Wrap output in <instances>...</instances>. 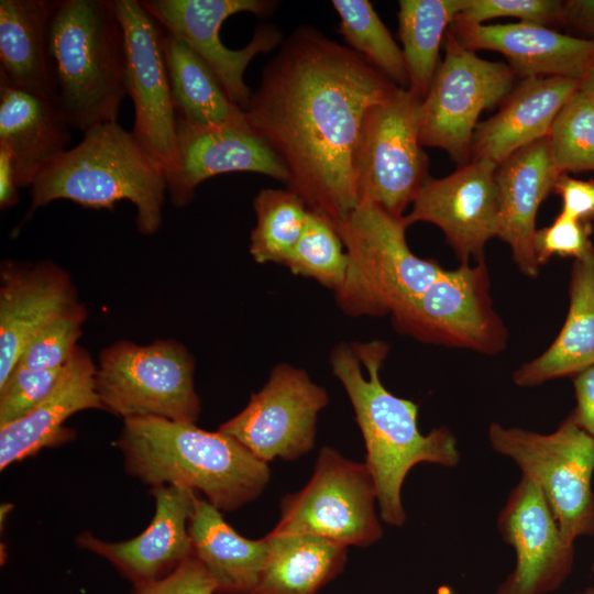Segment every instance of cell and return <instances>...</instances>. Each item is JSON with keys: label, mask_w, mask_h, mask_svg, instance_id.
Masks as SVG:
<instances>
[{"label": "cell", "mask_w": 594, "mask_h": 594, "mask_svg": "<svg viewBox=\"0 0 594 594\" xmlns=\"http://www.w3.org/2000/svg\"><path fill=\"white\" fill-rule=\"evenodd\" d=\"M69 130L48 97L0 79V147L11 155L20 188L31 187L67 151Z\"/></svg>", "instance_id": "obj_25"}, {"label": "cell", "mask_w": 594, "mask_h": 594, "mask_svg": "<svg viewBox=\"0 0 594 594\" xmlns=\"http://www.w3.org/2000/svg\"><path fill=\"white\" fill-rule=\"evenodd\" d=\"M466 48L501 53L516 76L564 77L581 80L594 67V40L562 34L552 28L517 22L451 24Z\"/></svg>", "instance_id": "obj_21"}, {"label": "cell", "mask_w": 594, "mask_h": 594, "mask_svg": "<svg viewBox=\"0 0 594 594\" xmlns=\"http://www.w3.org/2000/svg\"><path fill=\"white\" fill-rule=\"evenodd\" d=\"M146 11L169 35L187 43L215 72L229 98L243 111L252 92L244 73L252 59L280 45L282 32L272 24L256 29L241 50L228 48L219 37L222 23L232 14L250 12L268 16L278 6L272 0H143Z\"/></svg>", "instance_id": "obj_14"}, {"label": "cell", "mask_w": 594, "mask_h": 594, "mask_svg": "<svg viewBox=\"0 0 594 594\" xmlns=\"http://www.w3.org/2000/svg\"><path fill=\"white\" fill-rule=\"evenodd\" d=\"M96 371L88 351L78 346L51 393L20 419L0 427V469L70 440L64 427L74 414L103 409L96 392Z\"/></svg>", "instance_id": "obj_23"}, {"label": "cell", "mask_w": 594, "mask_h": 594, "mask_svg": "<svg viewBox=\"0 0 594 594\" xmlns=\"http://www.w3.org/2000/svg\"><path fill=\"white\" fill-rule=\"evenodd\" d=\"M591 571L594 573V561H593V563L591 565Z\"/></svg>", "instance_id": "obj_47"}, {"label": "cell", "mask_w": 594, "mask_h": 594, "mask_svg": "<svg viewBox=\"0 0 594 594\" xmlns=\"http://www.w3.org/2000/svg\"><path fill=\"white\" fill-rule=\"evenodd\" d=\"M497 167L488 160L472 158L448 176H429L405 215L407 223L437 226L461 264L483 258L486 243L497 235Z\"/></svg>", "instance_id": "obj_18"}, {"label": "cell", "mask_w": 594, "mask_h": 594, "mask_svg": "<svg viewBox=\"0 0 594 594\" xmlns=\"http://www.w3.org/2000/svg\"><path fill=\"white\" fill-rule=\"evenodd\" d=\"M398 88L349 46L302 25L265 65L244 112L288 169L286 187L337 224L359 204L353 162L364 116Z\"/></svg>", "instance_id": "obj_1"}, {"label": "cell", "mask_w": 594, "mask_h": 594, "mask_svg": "<svg viewBox=\"0 0 594 594\" xmlns=\"http://www.w3.org/2000/svg\"><path fill=\"white\" fill-rule=\"evenodd\" d=\"M563 24L594 36V0L563 1Z\"/></svg>", "instance_id": "obj_43"}, {"label": "cell", "mask_w": 594, "mask_h": 594, "mask_svg": "<svg viewBox=\"0 0 594 594\" xmlns=\"http://www.w3.org/2000/svg\"><path fill=\"white\" fill-rule=\"evenodd\" d=\"M485 258L444 270L392 314L395 329L418 341L495 355L508 331L493 307Z\"/></svg>", "instance_id": "obj_10"}, {"label": "cell", "mask_w": 594, "mask_h": 594, "mask_svg": "<svg viewBox=\"0 0 594 594\" xmlns=\"http://www.w3.org/2000/svg\"><path fill=\"white\" fill-rule=\"evenodd\" d=\"M388 352L389 345L382 340L339 343L331 350L330 363L364 438L365 464L375 484L381 518L402 527L406 521L402 487L408 472L422 462L455 468L461 454L448 427L421 435L418 405L395 396L382 384L380 371Z\"/></svg>", "instance_id": "obj_2"}, {"label": "cell", "mask_w": 594, "mask_h": 594, "mask_svg": "<svg viewBox=\"0 0 594 594\" xmlns=\"http://www.w3.org/2000/svg\"><path fill=\"white\" fill-rule=\"evenodd\" d=\"M256 223L250 253L257 263L285 264L306 226L309 209L293 190L261 189L253 199Z\"/></svg>", "instance_id": "obj_32"}, {"label": "cell", "mask_w": 594, "mask_h": 594, "mask_svg": "<svg viewBox=\"0 0 594 594\" xmlns=\"http://www.w3.org/2000/svg\"><path fill=\"white\" fill-rule=\"evenodd\" d=\"M573 594H585L584 591L583 592H578V593H573Z\"/></svg>", "instance_id": "obj_48"}, {"label": "cell", "mask_w": 594, "mask_h": 594, "mask_svg": "<svg viewBox=\"0 0 594 594\" xmlns=\"http://www.w3.org/2000/svg\"><path fill=\"white\" fill-rule=\"evenodd\" d=\"M422 99L398 88L371 106L354 154L359 202L369 201L403 217L429 177L420 141Z\"/></svg>", "instance_id": "obj_9"}, {"label": "cell", "mask_w": 594, "mask_h": 594, "mask_svg": "<svg viewBox=\"0 0 594 594\" xmlns=\"http://www.w3.org/2000/svg\"><path fill=\"white\" fill-rule=\"evenodd\" d=\"M55 1H0V79L48 98L47 43Z\"/></svg>", "instance_id": "obj_28"}, {"label": "cell", "mask_w": 594, "mask_h": 594, "mask_svg": "<svg viewBox=\"0 0 594 594\" xmlns=\"http://www.w3.org/2000/svg\"><path fill=\"white\" fill-rule=\"evenodd\" d=\"M268 557L255 594H317L336 578L346 547L311 535L265 536Z\"/></svg>", "instance_id": "obj_29"}, {"label": "cell", "mask_w": 594, "mask_h": 594, "mask_svg": "<svg viewBox=\"0 0 594 594\" xmlns=\"http://www.w3.org/2000/svg\"><path fill=\"white\" fill-rule=\"evenodd\" d=\"M547 141L560 175L594 172V105L579 88L558 112Z\"/></svg>", "instance_id": "obj_35"}, {"label": "cell", "mask_w": 594, "mask_h": 594, "mask_svg": "<svg viewBox=\"0 0 594 594\" xmlns=\"http://www.w3.org/2000/svg\"><path fill=\"white\" fill-rule=\"evenodd\" d=\"M488 441L540 488L569 542L594 534V437L570 415L544 435L492 422Z\"/></svg>", "instance_id": "obj_7"}, {"label": "cell", "mask_w": 594, "mask_h": 594, "mask_svg": "<svg viewBox=\"0 0 594 594\" xmlns=\"http://www.w3.org/2000/svg\"><path fill=\"white\" fill-rule=\"evenodd\" d=\"M132 594H216V586L202 563L191 556L167 576L134 584Z\"/></svg>", "instance_id": "obj_40"}, {"label": "cell", "mask_w": 594, "mask_h": 594, "mask_svg": "<svg viewBox=\"0 0 594 594\" xmlns=\"http://www.w3.org/2000/svg\"><path fill=\"white\" fill-rule=\"evenodd\" d=\"M164 57L177 117L199 125H215L244 114L211 67L187 43L166 32Z\"/></svg>", "instance_id": "obj_30"}, {"label": "cell", "mask_w": 594, "mask_h": 594, "mask_svg": "<svg viewBox=\"0 0 594 594\" xmlns=\"http://www.w3.org/2000/svg\"><path fill=\"white\" fill-rule=\"evenodd\" d=\"M579 89L594 105V67L579 81Z\"/></svg>", "instance_id": "obj_45"}, {"label": "cell", "mask_w": 594, "mask_h": 594, "mask_svg": "<svg viewBox=\"0 0 594 594\" xmlns=\"http://www.w3.org/2000/svg\"><path fill=\"white\" fill-rule=\"evenodd\" d=\"M559 176L547 138L520 148L496 169V238L509 246L518 270L530 278L540 268L534 249L537 212Z\"/></svg>", "instance_id": "obj_22"}, {"label": "cell", "mask_w": 594, "mask_h": 594, "mask_svg": "<svg viewBox=\"0 0 594 594\" xmlns=\"http://www.w3.org/2000/svg\"><path fill=\"white\" fill-rule=\"evenodd\" d=\"M336 227L348 255L345 279L336 298L349 316L391 315L444 271L436 260L411 252L405 216L375 204L360 201Z\"/></svg>", "instance_id": "obj_6"}, {"label": "cell", "mask_w": 594, "mask_h": 594, "mask_svg": "<svg viewBox=\"0 0 594 594\" xmlns=\"http://www.w3.org/2000/svg\"><path fill=\"white\" fill-rule=\"evenodd\" d=\"M464 0H400L398 34L409 89L424 99L440 65L439 50Z\"/></svg>", "instance_id": "obj_31"}, {"label": "cell", "mask_w": 594, "mask_h": 594, "mask_svg": "<svg viewBox=\"0 0 594 594\" xmlns=\"http://www.w3.org/2000/svg\"><path fill=\"white\" fill-rule=\"evenodd\" d=\"M584 593L585 594H594V586H590V587L585 588Z\"/></svg>", "instance_id": "obj_46"}, {"label": "cell", "mask_w": 594, "mask_h": 594, "mask_svg": "<svg viewBox=\"0 0 594 594\" xmlns=\"http://www.w3.org/2000/svg\"><path fill=\"white\" fill-rule=\"evenodd\" d=\"M515 73L508 64L481 58L448 30L444 57L421 101L420 141L462 166L470 162L480 114L504 101Z\"/></svg>", "instance_id": "obj_12"}, {"label": "cell", "mask_w": 594, "mask_h": 594, "mask_svg": "<svg viewBox=\"0 0 594 594\" xmlns=\"http://www.w3.org/2000/svg\"><path fill=\"white\" fill-rule=\"evenodd\" d=\"M196 557L210 574L216 594H255L270 541L251 540L228 525L218 508L196 496L188 524Z\"/></svg>", "instance_id": "obj_27"}, {"label": "cell", "mask_w": 594, "mask_h": 594, "mask_svg": "<svg viewBox=\"0 0 594 594\" xmlns=\"http://www.w3.org/2000/svg\"><path fill=\"white\" fill-rule=\"evenodd\" d=\"M594 364V248L573 261L569 309L564 323L546 351L513 373L519 387L573 377Z\"/></svg>", "instance_id": "obj_26"}, {"label": "cell", "mask_w": 594, "mask_h": 594, "mask_svg": "<svg viewBox=\"0 0 594 594\" xmlns=\"http://www.w3.org/2000/svg\"><path fill=\"white\" fill-rule=\"evenodd\" d=\"M579 81L564 77L522 79L498 112L476 125L471 157L499 166L520 148L547 138L558 112L578 90Z\"/></svg>", "instance_id": "obj_24"}, {"label": "cell", "mask_w": 594, "mask_h": 594, "mask_svg": "<svg viewBox=\"0 0 594 594\" xmlns=\"http://www.w3.org/2000/svg\"><path fill=\"white\" fill-rule=\"evenodd\" d=\"M375 501L366 464L323 447L307 485L283 498L280 518L270 535H311L345 547H366L383 535Z\"/></svg>", "instance_id": "obj_11"}, {"label": "cell", "mask_w": 594, "mask_h": 594, "mask_svg": "<svg viewBox=\"0 0 594 594\" xmlns=\"http://www.w3.org/2000/svg\"><path fill=\"white\" fill-rule=\"evenodd\" d=\"M80 302L66 271L50 261H7L0 273V384L32 338Z\"/></svg>", "instance_id": "obj_19"}, {"label": "cell", "mask_w": 594, "mask_h": 594, "mask_svg": "<svg viewBox=\"0 0 594 594\" xmlns=\"http://www.w3.org/2000/svg\"><path fill=\"white\" fill-rule=\"evenodd\" d=\"M194 369V356L175 340L146 345L120 340L100 352L96 392L103 410L123 419L154 416L195 422L200 399Z\"/></svg>", "instance_id": "obj_8"}, {"label": "cell", "mask_w": 594, "mask_h": 594, "mask_svg": "<svg viewBox=\"0 0 594 594\" xmlns=\"http://www.w3.org/2000/svg\"><path fill=\"white\" fill-rule=\"evenodd\" d=\"M328 404L326 389L307 372L276 365L248 405L219 431L234 438L260 460H295L315 444L318 413Z\"/></svg>", "instance_id": "obj_13"}, {"label": "cell", "mask_w": 594, "mask_h": 594, "mask_svg": "<svg viewBox=\"0 0 594 594\" xmlns=\"http://www.w3.org/2000/svg\"><path fill=\"white\" fill-rule=\"evenodd\" d=\"M87 310L79 304L41 329L28 343L18 365L31 370L63 367L74 355Z\"/></svg>", "instance_id": "obj_36"}, {"label": "cell", "mask_w": 594, "mask_h": 594, "mask_svg": "<svg viewBox=\"0 0 594 594\" xmlns=\"http://www.w3.org/2000/svg\"><path fill=\"white\" fill-rule=\"evenodd\" d=\"M593 226L560 212L551 224L536 231L534 249L539 266L554 256L584 257L593 248Z\"/></svg>", "instance_id": "obj_39"}, {"label": "cell", "mask_w": 594, "mask_h": 594, "mask_svg": "<svg viewBox=\"0 0 594 594\" xmlns=\"http://www.w3.org/2000/svg\"><path fill=\"white\" fill-rule=\"evenodd\" d=\"M64 152L31 185L26 221L55 200H70L91 209H113L129 200L136 209L135 227L153 235L163 221L167 190L163 169L141 147L132 131L118 122L97 124Z\"/></svg>", "instance_id": "obj_5"}, {"label": "cell", "mask_w": 594, "mask_h": 594, "mask_svg": "<svg viewBox=\"0 0 594 594\" xmlns=\"http://www.w3.org/2000/svg\"><path fill=\"white\" fill-rule=\"evenodd\" d=\"M117 446L127 472L143 484L201 492L219 510L232 512L255 499L271 477L267 463L238 440L195 422L127 418Z\"/></svg>", "instance_id": "obj_3"}, {"label": "cell", "mask_w": 594, "mask_h": 594, "mask_svg": "<svg viewBox=\"0 0 594 594\" xmlns=\"http://www.w3.org/2000/svg\"><path fill=\"white\" fill-rule=\"evenodd\" d=\"M497 528L516 561L494 594H547L571 574L574 543L564 538L542 492L529 479L521 475L509 492Z\"/></svg>", "instance_id": "obj_17"}, {"label": "cell", "mask_w": 594, "mask_h": 594, "mask_svg": "<svg viewBox=\"0 0 594 594\" xmlns=\"http://www.w3.org/2000/svg\"><path fill=\"white\" fill-rule=\"evenodd\" d=\"M64 366L31 370L16 365L0 384V427L20 419L43 400L54 388Z\"/></svg>", "instance_id": "obj_38"}, {"label": "cell", "mask_w": 594, "mask_h": 594, "mask_svg": "<svg viewBox=\"0 0 594 594\" xmlns=\"http://www.w3.org/2000/svg\"><path fill=\"white\" fill-rule=\"evenodd\" d=\"M234 172L263 174L286 186L289 183L284 162L250 124L245 112L215 125L190 123L176 116L175 157L166 174L174 206L188 205L208 178Z\"/></svg>", "instance_id": "obj_16"}, {"label": "cell", "mask_w": 594, "mask_h": 594, "mask_svg": "<svg viewBox=\"0 0 594 594\" xmlns=\"http://www.w3.org/2000/svg\"><path fill=\"white\" fill-rule=\"evenodd\" d=\"M284 265L337 293L345 279L348 255L336 223L309 210L305 229Z\"/></svg>", "instance_id": "obj_34"}, {"label": "cell", "mask_w": 594, "mask_h": 594, "mask_svg": "<svg viewBox=\"0 0 594 594\" xmlns=\"http://www.w3.org/2000/svg\"><path fill=\"white\" fill-rule=\"evenodd\" d=\"M517 18L519 22L552 28L563 24L560 0H464L453 24L476 25L495 18Z\"/></svg>", "instance_id": "obj_37"}, {"label": "cell", "mask_w": 594, "mask_h": 594, "mask_svg": "<svg viewBox=\"0 0 594 594\" xmlns=\"http://www.w3.org/2000/svg\"><path fill=\"white\" fill-rule=\"evenodd\" d=\"M572 378L576 405L570 416L576 425L594 437V364Z\"/></svg>", "instance_id": "obj_42"}, {"label": "cell", "mask_w": 594, "mask_h": 594, "mask_svg": "<svg viewBox=\"0 0 594 594\" xmlns=\"http://www.w3.org/2000/svg\"><path fill=\"white\" fill-rule=\"evenodd\" d=\"M125 38L127 95L134 108L132 133L145 153L170 169L176 151V110L165 57V31L141 0H114Z\"/></svg>", "instance_id": "obj_15"}, {"label": "cell", "mask_w": 594, "mask_h": 594, "mask_svg": "<svg viewBox=\"0 0 594 594\" xmlns=\"http://www.w3.org/2000/svg\"><path fill=\"white\" fill-rule=\"evenodd\" d=\"M342 34L350 48L364 57L397 87L409 89L402 48L367 0H333Z\"/></svg>", "instance_id": "obj_33"}, {"label": "cell", "mask_w": 594, "mask_h": 594, "mask_svg": "<svg viewBox=\"0 0 594 594\" xmlns=\"http://www.w3.org/2000/svg\"><path fill=\"white\" fill-rule=\"evenodd\" d=\"M562 201L560 212L583 222H594V179H580L561 174L553 190Z\"/></svg>", "instance_id": "obj_41"}, {"label": "cell", "mask_w": 594, "mask_h": 594, "mask_svg": "<svg viewBox=\"0 0 594 594\" xmlns=\"http://www.w3.org/2000/svg\"><path fill=\"white\" fill-rule=\"evenodd\" d=\"M155 513L151 524L136 537L108 542L89 532L76 543L109 561L132 584L161 580L193 556L188 524L196 492L162 485L152 488Z\"/></svg>", "instance_id": "obj_20"}, {"label": "cell", "mask_w": 594, "mask_h": 594, "mask_svg": "<svg viewBox=\"0 0 594 594\" xmlns=\"http://www.w3.org/2000/svg\"><path fill=\"white\" fill-rule=\"evenodd\" d=\"M19 185L10 153L0 147V208L6 210L19 201Z\"/></svg>", "instance_id": "obj_44"}, {"label": "cell", "mask_w": 594, "mask_h": 594, "mask_svg": "<svg viewBox=\"0 0 594 594\" xmlns=\"http://www.w3.org/2000/svg\"><path fill=\"white\" fill-rule=\"evenodd\" d=\"M125 38L114 0H56L47 43L50 98L80 132L118 122Z\"/></svg>", "instance_id": "obj_4"}]
</instances>
